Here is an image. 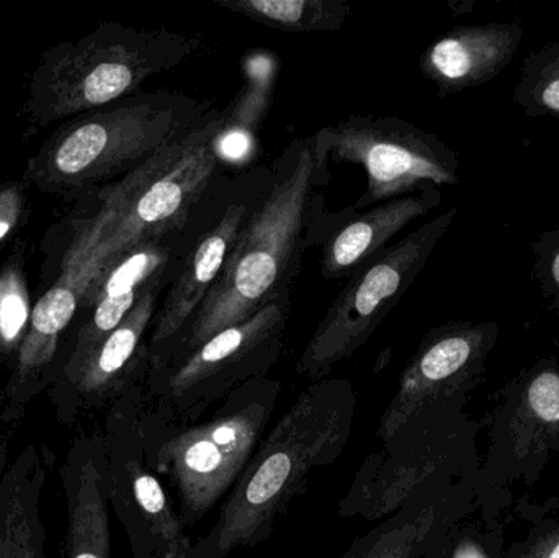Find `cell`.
Wrapping results in <instances>:
<instances>
[{"mask_svg":"<svg viewBox=\"0 0 559 558\" xmlns=\"http://www.w3.org/2000/svg\"><path fill=\"white\" fill-rule=\"evenodd\" d=\"M225 121V110L213 108L186 136L98 189L97 212L79 225L68 254L87 259L104 275L136 246L189 229L222 183L218 141Z\"/></svg>","mask_w":559,"mask_h":558,"instance_id":"obj_3","label":"cell"},{"mask_svg":"<svg viewBox=\"0 0 559 558\" xmlns=\"http://www.w3.org/2000/svg\"><path fill=\"white\" fill-rule=\"evenodd\" d=\"M495 324L453 323L429 331L401 373L374 436L386 435L427 406L459 400L485 363Z\"/></svg>","mask_w":559,"mask_h":558,"instance_id":"obj_13","label":"cell"},{"mask_svg":"<svg viewBox=\"0 0 559 558\" xmlns=\"http://www.w3.org/2000/svg\"><path fill=\"white\" fill-rule=\"evenodd\" d=\"M215 193L189 229L160 241L143 242L104 272L85 301L91 307L87 320L79 328L71 347L56 360L51 387L74 376L95 347L134 310L147 292L169 287L180 261L202 233L200 225L212 209Z\"/></svg>","mask_w":559,"mask_h":558,"instance_id":"obj_12","label":"cell"},{"mask_svg":"<svg viewBox=\"0 0 559 558\" xmlns=\"http://www.w3.org/2000/svg\"><path fill=\"white\" fill-rule=\"evenodd\" d=\"M436 544H433L432 549H430L429 553H427V556H424V557H426V558H449V550H447V547H442V549L436 550Z\"/></svg>","mask_w":559,"mask_h":558,"instance_id":"obj_31","label":"cell"},{"mask_svg":"<svg viewBox=\"0 0 559 558\" xmlns=\"http://www.w3.org/2000/svg\"><path fill=\"white\" fill-rule=\"evenodd\" d=\"M357 405L347 379L328 377L306 387L262 438L218 520L192 543L187 558H228L267 541L296 498L306 494L314 472L344 454Z\"/></svg>","mask_w":559,"mask_h":558,"instance_id":"obj_2","label":"cell"},{"mask_svg":"<svg viewBox=\"0 0 559 558\" xmlns=\"http://www.w3.org/2000/svg\"><path fill=\"white\" fill-rule=\"evenodd\" d=\"M245 87L236 100L226 108L225 128L218 141L222 159L241 163L254 154L258 133L267 117L278 75V59L274 52L251 51L246 58Z\"/></svg>","mask_w":559,"mask_h":558,"instance_id":"obj_21","label":"cell"},{"mask_svg":"<svg viewBox=\"0 0 559 558\" xmlns=\"http://www.w3.org/2000/svg\"><path fill=\"white\" fill-rule=\"evenodd\" d=\"M538 268L542 284L548 297L559 308V228L542 236L537 245Z\"/></svg>","mask_w":559,"mask_h":558,"instance_id":"obj_26","label":"cell"},{"mask_svg":"<svg viewBox=\"0 0 559 558\" xmlns=\"http://www.w3.org/2000/svg\"><path fill=\"white\" fill-rule=\"evenodd\" d=\"M423 488L396 513L378 521L377 526L354 539L341 558H424L439 531V504Z\"/></svg>","mask_w":559,"mask_h":558,"instance_id":"obj_20","label":"cell"},{"mask_svg":"<svg viewBox=\"0 0 559 558\" xmlns=\"http://www.w3.org/2000/svg\"><path fill=\"white\" fill-rule=\"evenodd\" d=\"M51 452L28 444L0 477V558H46L41 495Z\"/></svg>","mask_w":559,"mask_h":558,"instance_id":"obj_19","label":"cell"},{"mask_svg":"<svg viewBox=\"0 0 559 558\" xmlns=\"http://www.w3.org/2000/svg\"><path fill=\"white\" fill-rule=\"evenodd\" d=\"M312 141L324 186L331 177L329 163L364 167L367 190L350 206L354 212L459 182V154L436 134L400 117L350 115L316 131Z\"/></svg>","mask_w":559,"mask_h":558,"instance_id":"obj_8","label":"cell"},{"mask_svg":"<svg viewBox=\"0 0 559 558\" xmlns=\"http://www.w3.org/2000/svg\"><path fill=\"white\" fill-rule=\"evenodd\" d=\"M292 305H271L219 331L144 380L146 405L166 422L197 423L251 380L269 377L285 349Z\"/></svg>","mask_w":559,"mask_h":558,"instance_id":"obj_7","label":"cell"},{"mask_svg":"<svg viewBox=\"0 0 559 558\" xmlns=\"http://www.w3.org/2000/svg\"><path fill=\"white\" fill-rule=\"evenodd\" d=\"M522 558H559V531L542 537Z\"/></svg>","mask_w":559,"mask_h":558,"instance_id":"obj_28","label":"cell"},{"mask_svg":"<svg viewBox=\"0 0 559 558\" xmlns=\"http://www.w3.org/2000/svg\"><path fill=\"white\" fill-rule=\"evenodd\" d=\"M213 3L285 33L335 32L352 15L347 0H213Z\"/></svg>","mask_w":559,"mask_h":558,"instance_id":"obj_22","label":"cell"},{"mask_svg":"<svg viewBox=\"0 0 559 558\" xmlns=\"http://www.w3.org/2000/svg\"><path fill=\"white\" fill-rule=\"evenodd\" d=\"M202 45L192 33L105 23L48 52L29 104L38 120L79 117L141 94L144 82L179 68Z\"/></svg>","mask_w":559,"mask_h":558,"instance_id":"obj_6","label":"cell"},{"mask_svg":"<svg viewBox=\"0 0 559 558\" xmlns=\"http://www.w3.org/2000/svg\"><path fill=\"white\" fill-rule=\"evenodd\" d=\"M59 477L68 508L64 558H110V490L104 432L72 441Z\"/></svg>","mask_w":559,"mask_h":558,"instance_id":"obj_16","label":"cell"},{"mask_svg":"<svg viewBox=\"0 0 559 558\" xmlns=\"http://www.w3.org/2000/svg\"><path fill=\"white\" fill-rule=\"evenodd\" d=\"M521 22L460 26L439 36L419 59L420 72L445 97L495 79L518 52Z\"/></svg>","mask_w":559,"mask_h":558,"instance_id":"obj_17","label":"cell"},{"mask_svg":"<svg viewBox=\"0 0 559 558\" xmlns=\"http://www.w3.org/2000/svg\"><path fill=\"white\" fill-rule=\"evenodd\" d=\"M312 136L296 138L271 164V177L215 287L182 340L157 367L180 359L226 328L271 305H292L302 254L321 239L325 223Z\"/></svg>","mask_w":559,"mask_h":558,"instance_id":"obj_1","label":"cell"},{"mask_svg":"<svg viewBox=\"0 0 559 558\" xmlns=\"http://www.w3.org/2000/svg\"><path fill=\"white\" fill-rule=\"evenodd\" d=\"M514 98L532 117L559 118V41L548 43L525 59Z\"/></svg>","mask_w":559,"mask_h":558,"instance_id":"obj_24","label":"cell"},{"mask_svg":"<svg viewBox=\"0 0 559 558\" xmlns=\"http://www.w3.org/2000/svg\"><path fill=\"white\" fill-rule=\"evenodd\" d=\"M23 205H25V197L19 186L10 183L0 189V241L5 239L20 222Z\"/></svg>","mask_w":559,"mask_h":558,"instance_id":"obj_27","label":"cell"},{"mask_svg":"<svg viewBox=\"0 0 559 558\" xmlns=\"http://www.w3.org/2000/svg\"><path fill=\"white\" fill-rule=\"evenodd\" d=\"M97 269L79 259H66L59 281L32 310L28 330L12 367V376L0 396V422L19 423L36 396L51 387L59 344L79 305L85 304L97 285Z\"/></svg>","mask_w":559,"mask_h":558,"instance_id":"obj_15","label":"cell"},{"mask_svg":"<svg viewBox=\"0 0 559 558\" xmlns=\"http://www.w3.org/2000/svg\"><path fill=\"white\" fill-rule=\"evenodd\" d=\"M269 177L271 166L255 167L235 180H228L222 209L180 261L157 307L150 334V367L164 363L174 346L182 340L187 328L218 282L255 200L267 186Z\"/></svg>","mask_w":559,"mask_h":558,"instance_id":"obj_11","label":"cell"},{"mask_svg":"<svg viewBox=\"0 0 559 558\" xmlns=\"http://www.w3.org/2000/svg\"><path fill=\"white\" fill-rule=\"evenodd\" d=\"M164 290L167 287L147 292L74 376L49 389L59 425L71 428L85 413L110 406L131 383L146 379L151 328Z\"/></svg>","mask_w":559,"mask_h":558,"instance_id":"obj_14","label":"cell"},{"mask_svg":"<svg viewBox=\"0 0 559 558\" xmlns=\"http://www.w3.org/2000/svg\"><path fill=\"white\" fill-rule=\"evenodd\" d=\"M9 465V441H0V477Z\"/></svg>","mask_w":559,"mask_h":558,"instance_id":"obj_30","label":"cell"},{"mask_svg":"<svg viewBox=\"0 0 559 558\" xmlns=\"http://www.w3.org/2000/svg\"><path fill=\"white\" fill-rule=\"evenodd\" d=\"M144 380L131 383L105 416L110 504L124 527L133 558H187L193 541L144 451Z\"/></svg>","mask_w":559,"mask_h":558,"instance_id":"obj_10","label":"cell"},{"mask_svg":"<svg viewBox=\"0 0 559 558\" xmlns=\"http://www.w3.org/2000/svg\"><path fill=\"white\" fill-rule=\"evenodd\" d=\"M280 393L277 379L251 380L189 425L159 418L144 399L141 432L147 464L174 491L187 531L235 487L267 431Z\"/></svg>","mask_w":559,"mask_h":558,"instance_id":"obj_4","label":"cell"},{"mask_svg":"<svg viewBox=\"0 0 559 558\" xmlns=\"http://www.w3.org/2000/svg\"><path fill=\"white\" fill-rule=\"evenodd\" d=\"M29 297L22 265L10 259L0 271V363L15 364L28 330Z\"/></svg>","mask_w":559,"mask_h":558,"instance_id":"obj_25","label":"cell"},{"mask_svg":"<svg viewBox=\"0 0 559 558\" xmlns=\"http://www.w3.org/2000/svg\"><path fill=\"white\" fill-rule=\"evenodd\" d=\"M215 108L183 92H141L71 118L29 161L28 179L45 192L108 186L186 136Z\"/></svg>","mask_w":559,"mask_h":558,"instance_id":"obj_5","label":"cell"},{"mask_svg":"<svg viewBox=\"0 0 559 558\" xmlns=\"http://www.w3.org/2000/svg\"><path fill=\"white\" fill-rule=\"evenodd\" d=\"M440 202V189H430L371 206L355 218L352 215L322 245V277L325 281L345 275L350 277L378 252L386 249L394 236L439 206Z\"/></svg>","mask_w":559,"mask_h":558,"instance_id":"obj_18","label":"cell"},{"mask_svg":"<svg viewBox=\"0 0 559 558\" xmlns=\"http://www.w3.org/2000/svg\"><path fill=\"white\" fill-rule=\"evenodd\" d=\"M455 216L450 209L430 219L352 274L309 337L296 372L319 382L358 353L413 287Z\"/></svg>","mask_w":559,"mask_h":558,"instance_id":"obj_9","label":"cell"},{"mask_svg":"<svg viewBox=\"0 0 559 558\" xmlns=\"http://www.w3.org/2000/svg\"><path fill=\"white\" fill-rule=\"evenodd\" d=\"M449 558H489L479 544L472 539H462Z\"/></svg>","mask_w":559,"mask_h":558,"instance_id":"obj_29","label":"cell"},{"mask_svg":"<svg viewBox=\"0 0 559 558\" xmlns=\"http://www.w3.org/2000/svg\"><path fill=\"white\" fill-rule=\"evenodd\" d=\"M559 436V372L545 369L532 377L511 422L518 458L544 451Z\"/></svg>","mask_w":559,"mask_h":558,"instance_id":"obj_23","label":"cell"}]
</instances>
